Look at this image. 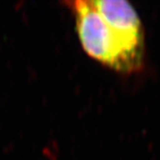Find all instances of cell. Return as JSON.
Returning a JSON list of instances; mask_svg holds the SVG:
<instances>
[{"mask_svg":"<svg viewBox=\"0 0 160 160\" xmlns=\"http://www.w3.org/2000/svg\"><path fill=\"white\" fill-rule=\"evenodd\" d=\"M71 5L78 38L87 54L118 71L134 72L126 53L92 0H77Z\"/></svg>","mask_w":160,"mask_h":160,"instance_id":"obj_1","label":"cell"},{"mask_svg":"<svg viewBox=\"0 0 160 160\" xmlns=\"http://www.w3.org/2000/svg\"><path fill=\"white\" fill-rule=\"evenodd\" d=\"M104 22L111 29L134 70L142 68L144 33L134 7L126 0H92Z\"/></svg>","mask_w":160,"mask_h":160,"instance_id":"obj_2","label":"cell"}]
</instances>
